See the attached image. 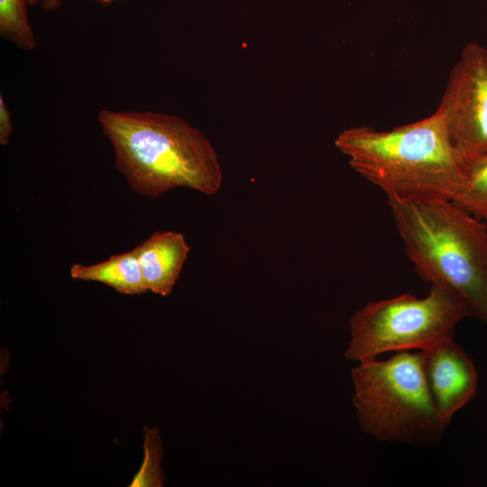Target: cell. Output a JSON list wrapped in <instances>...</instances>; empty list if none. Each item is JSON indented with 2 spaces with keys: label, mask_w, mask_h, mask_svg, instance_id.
<instances>
[{
  "label": "cell",
  "mask_w": 487,
  "mask_h": 487,
  "mask_svg": "<svg viewBox=\"0 0 487 487\" xmlns=\"http://www.w3.org/2000/svg\"><path fill=\"white\" fill-rule=\"evenodd\" d=\"M62 0H27L29 5L40 3L46 11H52L60 7Z\"/></svg>",
  "instance_id": "14"
},
{
  "label": "cell",
  "mask_w": 487,
  "mask_h": 487,
  "mask_svg": "<svg viewBox=\"0 0 487 487\" xmlns=\"http://www.w3.org/2000/svg\"><path fill=\"white\" fill-rule=\"evenodd\" d=\"M472 317L473 311L462 297L435 283L425 298L401 294L372 301L350 320L351 340L345 356L363 363L386 352L423 350L453 338L456 325Z\"/></svg>",
  "instance_id": "5"
},
{
  "label": "cell",
  "mask_w": 487,
  "mask_h": 487,
  "mask_svg": "<svg viewBox=\"0 0 487 487\" xmlns=\"http://www.w3.org/2000/svg\"><path fill=\"white\" fill-rule=\"evenodd\" d=\"M419 352L431 398L446 427L455 413L473 398L477 371L454 337L440 340Z\"/></svg>",
  "instance_id": "7"
},
{
  "label": "cell",
  "mask_w": 487,
  "mask_h": 487,
  "mask_svg": "<svg viewBox=\"0 0 487 487\" xmlns=\"http://www.w3.org/2000/svg\"><path fill=\"white\" fill-rule=\"evenodd\" d=\"M144 460L139 473L130 486L160 487L163 485L164 474L161 467L162 445L156 427L144 432Z\"/></svg>",
  "instance_id": "12"
},
{
  "label": "cell",
  "mask_w": 487,
  "mask_h": 487,
  "mask_svg": "<svg viewBox=\"0 0 487 487\" xmlns=\"http://www.w3.org/2000/svg\"><path fill=\"white\" fill-rule=\"evenodd\" d=\"M466 184L452 202L487 224V154L465 167Z\"/></svg>",
  "instance_id": "10"
},
{
  "label": "cell",
  "mask_w": 487,
  "mask_h": 487,
  "mask_svg": "<svg viewBox=\"0 0 487 487\" xmlns=\"http://www.w3.org/2000/svg\"><path fill=\"white\" fill-rule=\"evenodd\" d=\"M27 0H0V34L17 47L32 51L37 47L28 19Z\"/></svg>",
  "instance_id": "11"
},
{
  "label": "cell",
  "mask_w": 487,
  "mask_h": 487,
  "mask_svg": "<svg viewBox=\"0 0 487 487\" xmlns=\"http://www.w3.org/2000/svg\"><path fill=\"white\" fill-rule=\"evenodd\" d=\"M417 274L462 297L487 322V224L442 198H388Z\"/></svg>",
  "instance_id": "3"
},
{
  "label": "cell",
  "mask_w": 487,
  "mask_h": 487,
  "mask_svg": "<svg viewBox=\"0 0 487 487\" xmlns=\"http://www.w3.org/2000/svg\"><path fill=\"white\" fill-rule=\"evenodd\" d=\"M69 274L72 279L100 282L124 294L136 295L148 290L133 249L92 265L75 263Z\"/></svg>",
  "instance_id": "9"
},
{
  "label": "cell",
  "mask_w": 487,
  "mask_h": 487,
  "mask_svg": "<svg viewBox=\"0 0 487 487\" xmlns=\"http://www.w3.org/2000/svg\"><path fill=\"white\" fill-rule=\"evenodd\" d=\"M354 405L362 428L380 441L424 446L438 441L442 423L427 383L420 352H397L352 369Z\"/></svg>",
  "instance_id": "4"
},
{
  "label": "cell",
  "mask_w": 487,
  "mask_h": 487,
  "mask_svg": "<svg viewBox=\"0 0 487 487\" xmlns=\"http://www.w3.org/2000/svg\"><path fill=\"white\" fill-rule=\"evenodd\" d=\"M133 250L147 289L169 295L189 253L184 235L173 231L154 232Z\"/></svg>",
  "instance_id": "8"
},
{
  "label": "cell",
  "mask_w": 487,
  "mask_h": 487,
  "mask_svg": "<svg viewBox=\"0 0 487 487\" xmlns=\"http://www.w3.org/2000/svg\"><path fill=\"white\" fill-rule=\"evenodd\" d=\"M335 144L388 198L453 201L466 184L465 170L436 111L389 131L354 126L340 133Z\"/></svg>",
  "instance_id": "2"
},
{
  "label": "cell",
  "mask_w": 487,
  "mask_h": 487,
  "mask_svg": "<svg viewBox=\"0 0 487 487\" xmlns=\"http://www.w3.org/2000/svg\"><path fill=\"white\" fill-rule=\"evenodd\" d=\"M436 111L464 170L473 161L487 154L485 47L470 41L462 48Z\"/></svg>",
  "instance_id": "6"
},
{
  "label": "cell",
  "mask_w": 487,
  "mask_h": 487,
  "mask_svg": "<svg viewBox=\"0 0 487 487\" xmlns=\"http://www.w3.org/2000/svg\"><path fill=\"white\" fill-rule=\"evenodd\" d=\"M13 133V123L10 111L3 96H0V144L6 145Z\"/></svg>",
  "instance_id": "13"
},
{
  "label": "cell",
  "mask_w": 487,
  "mask_h": 487,
  "mask_svg": "<svg viewBox=\"0 0 487 487\" xmlns=\"http://www.w3.org/2000/svg\"><path fill=\"white\" fill-rule=\"evenodd\" d=\"M101 130L117 170L139 196L155 198L175 188L217 193L223 174L208 139L185 119L151 111L102 109Z\"/></svg>",
  "instance_id": "1"
},
{
  "label": "cell",
  "mask_w": 487,
  "mask_h": 487,
  "mask_svg": "<svg viewBox=\"0 0 487 487\" xmlns=\"http://www.w3.org/2000/svg\"><path fill=\"white\" fill-rule=\"evenodd\" d=\"M99 2L101 3H104V4H109L111 2H113L114 0H98Z\"/></svg>",
  "instance_id": "15"
}]
</instances>
